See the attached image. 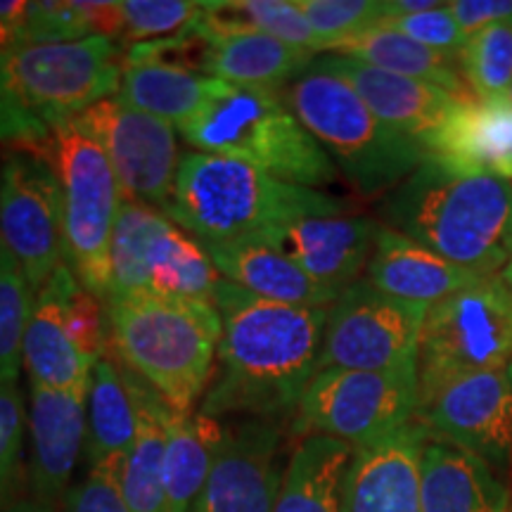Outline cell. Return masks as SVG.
Segmentation results:
<instances>
[{"mask_svg": "<svg viewBox=\"0 0 512 512\" xmlns=\"http://www.w3.org/2000/svg\"><path fill=\"white\" fill-rule=\"evenodd\" d=\"M221 342L200 411L209 418L283 420L318 373L328 309L254 297L223 278L214 297Z\"/></svg>", "mask_w": 512, "mask_h": 512, "instance_id": "1", "label": "cell"}, {"mask_svg": "<svg viewBox=\"0 0 512 512\" xmlns=\"http://www.w3.org/2000/svg\"><path fill=\"white\" fill-rule=\"evenodd\" d=\"M384 226L477 275L512 256V183L458 174L427 157L382 204Z\"/></svg>", "mask_w": 512, "mask_h": 512, "instance_id": "2", "label": "cell"}, {"mask_svg": "<svg viewBox=\"0 0 512 512\" xmlns=\"http://www.w3.org/2000/svg\"><path fill=\"white\" fill-rule=\"evenodd\" d=\"M114 361L150 384L176 413H195L211 380L221 342L214 304L152 292L110 294Z\"/></svg>", "mask_w": 512, "mask_h": 512, "instance_id": "3", "label": "cell"}, {"mask_svg": "<svg viewBox=\"0 0 512 512\" xmlns=\"http://www.w3.org/2000/svg\"><path fill=\"white\" fill-rule=\"evenodd\" d=\"M347 202L320 190L275 181L228 157L185 152L166 216L200 242L259 240L309 216H337Z\"/></svg>", "mask_w": 512, "mask_h": 512, "instance_id": "4", "label": "cell"}, {"mask_svg": "<svg viewBox=\"0 0 512 512\" xmlns=\"http://www.w3.org/2000/svg\"><path fill=\"white\" fill-rule=\"evenodd\" d=\"M178 131L195 152L228 157L302 188L335 183L339 169L294 117L285 88H252L211 79L200 112Z\"/></svg>", "mask_w": 512, "mask_h": 512, "instance_id": "5", "label": "cell"}, {"mask_svg": "<svg viewBox=\"0 0 512 512\" xmlns=\"http://www.w3.org/2000/svg\"><path fill=\"white\" fill-rule=\"evenodd\" d=\"M285 100L358 195L392 192L427 159L418 143L377 119L347 81L316 60L285 86Z\"/></svg>", "mask_w": 512, "mask_h": 512, "instance_id": "6", "label": "cell"}, {"mask_svg": "<svg viewBox=\"0 0 512 512\" xmlns=\"http://www.w3.org/2000/svg\"><path fill=\"white\" fill-rule=\"evenodd\" d=\"M512 363V294L501 275L427 309L418 349V406L446 384Z\"/></svg>", "mask_w": 512, "mask_h": 512, "instance_id": "7", "label": "cell"}, {"mask_svg": "<svg viewBox=\"0 0 512 512\" xmlns=\"http://www.w3.org/2000/svg\"><path fill=\"white\" fill-rule=\"evenodd\" d=\"M53 159L62 185L64 264L88 292L107 299L119 181L105 150L76 119L53 128Z\"/></svg>", "mask_w": 512, "mask_h": 512, "instance_id": "8", "label": "cell"}, {"mask_svg": "<svg viewBox=\"0 0 512 512\" xmlns=\"http://www.w3.org/2000/svg\"><path fill=\"white\" fill-rule=\"evenodd\" d=\"M418 413V373L320 370L294 411V434H325L368 446L394 434Z\"/></svg>", "mask_w": 512, "mask_h": 512, "instance_id": "9", "label": "cell"}, {"mask_svg": "<svg viewBox=\"0 0 512 512\" xmlns=\"http://www.w3.org/2000/svg\"><path fill=\"white\" fill-rule=\"evenodd\" d=\"M425 304L389 297L356 280L339 292L328 309L320 370H368V373H418L420 332Z\"/></svg>", "mask_w": 512, "mask_h": 512, "instance_id": "10", "label": "cell"}, {"mask_svg": "<svg viewBox=\"0 0 512 512\" xmlns=\"http://www.w3.org/2000/svg\"><path fill=\"white\" fill-rule=\"evenodd\" d=\"M124 46L105 36L24 46L10 55L24 102L50 131L67 124L121 88Z\"/></svg>", "mask_w": 512, "mask_h": 512, "instance_id": "11", "label": "cell"}, {"mask_svg": "<svg viewBox=\"0 0 512 512\" xmlns=\"http://www.w3.org/2000/svg\"><path fill=\"white\" fill-rule=\"evenodd\" d=\"M0 242L22 266L34 294L64 261L62 185L53 145L10 150L0 162Z\"/></svg>", "mask_w": 512, "mask_h": 512, "instance_id": "12", "label": "cell"}, {"mask_svg": "<svg viewBox=\"0 0 512 512\" xmlns=\"http://www.w3.org/2000/svg\"><path fill=\"white\" fill-rule=\"evenodd\" d=\"M76 121L105 150L119 181L121 200L147 204L166 214L183 157L176 126L136 110L119 93L79 114Z\"/></svg>", "mask_w": 512, "mask_h": 512, "instance_id": "13", "label": "cell"}, {"mask_svg": "<svg viewBox=\"0 0 512 512\" xmlns=\"http://www.w3.org/2000/svg\"><path fill=\"white\" fill-rule=\"evenodd\" d=\"M415 420L430 437L475 453L505 482L512 477V380L489 370L446 384L420 403Z\"/></svg>", "mask_w": 512, "mask_h": 512, "instance_id": "14", "label": "cell"}, {"mask_svg": "<svg viewBox=\"0 0 512 512\" xmlns=\"http://www.w3.org/2000/svg\"><path fill=\"white\" fill-rule=\"evenodd\" d=\"M285 444L278 420H230L190 512H273L287 467Z\"/></svg>", "mask_w": 512, "mask_h": 512, "instance_id": "15", "label": "cell"}, {"mask_svg": "<svg viewBox=\"0 0 512 512\" xmlns=\"http://www.w3.org/2000/svg\"><path fill=\"white\" fill-rule=\"evenodd\" d=\"M316 62L347 81L377 119L418 143L427 157L437 147L460 100H465L427 81L384 72L354 57L325 55Z\"/></svg>", "mask_w": 512, "mask_h": 512, "instance_id": "16", "label": "cell"}, {"mask_svg": "<svg viewBox=\"0 0 512 512\" xmlns=\"http://www.w3.org/2000/svg\"><path fill=\"white\" fill-rule=\"evenodd\" d=\"M31 498L60 512L86 446V392H57L29 384Z\"/></svg>", "mask_w": 512, "mask_h": 512, "instance_id": "17", "label": "cell"}, {"mask_svg": "<svg viewBox=\"0 0 512 512\" xmlns=\"http://www.w3.org/2000/svg\"><path fill=\"white\" fill-rule=\"evenodd\" d=\"M380 223L368 216H309L268 230L266 242L290 256L306 275L342 292L366 271Z\"/></svg>", "mask_w": 512, "mask_h": 512, "instance_id": "18", "label": "cell"}, {"mask_svg": "<svg viewBox=\"0 0 512 512\" xmlns=\"http://www.w3.org/2000/svg\"><path fill=\"white\" fill-rule=\"evenodd\" d=\"M430 432L418 420L354 451L347 512H422L420 460Z\"/></svg>", "mask_w": 512, "mask_h": 512, "instance_id": "19", "label": "cell"}, {"mask_svg": "<svg viewBox=\"0 0 512 512\" xmlns=\"http://www.w3.org/2000/svg\"><path fill=\"white\" fill-rule=\"evenodd\" d=\"M76 285L79 280L62 261L36 292L22 349L29 384L57 392H86L91 384L93 366L74 349L67 328V304Z\"/></svg>", "mask_w": 512, "mask_h": 512, "instance_id": "20", "label": "cell"}, {"mask_svg": "<svg viewBox=\"0 0 512 512\" xmlns=\"http://www.w3.org/2000/svg\"><path fill=\"white\" fill-rule=\"evenodd\" d=\"M366 280L389 297L432 306L475 285L482 275L453 264L380 223L366 266Z\"/></svg>", "mask_w": 512, "mask_h": 512, "instance_id": "21", "label": "cell"}, {"mask_svg": "<svg viewBox=\"0 0 512 512\" xmlns=\"http://www.w3.org/2000/svg\"><path fill=\"white\" fill-rule=\"evenodd\" d=\"M422 512H508L512 489L475 453L427 439L420 460Z\"/></svg>", "mask_w": 512, "mask_h": 512, "instance_id": "22", "label": "cell"}, {"mask_svg": "<svg viewBox=\"0 0 512 512\" xmlns=\"http://www.w3.org/2000/svg\"><path fill=\"white\" fill-rule=\"evenodd\" d=\"M211 264L228 283L268 302L330 309L339 292L316 283L290 256L266 242H202Z\"/></svg>", "mask_w": 512, "mask_h": 512, "instance_id": "23", "label": "cell"}, {"mask_svg": "<svg viewBox=\"0 0 512 512\" xmlns=\"http://www.w3.org/2000/svg\"><path fill=\"white\" fill-rule=\"evenodd\" d=\"M430 157L458 174L512 181V100H460Z\"/></svg>", "mask_w": 512, "mask_h": 512, "instance_id": "24", "label": "cell"}, {"mask_svg": "<svg viewBox=\"0 0 512 512\" xmlns=\"http://www.w3.org/2000/svg\"><path fill=\"white\" fill-rule=\"evenodd\" d=\"M119 368L136 408V434L119 472L121 494L131 512H164L166 425L171 408L143 377Z\"/></svg>", "mask_w": 512, "mask_h": 512, "instance_id": "25", "label": "cell"}, {"mask_svg": "<svg viewBox=\"0 0 512 512\" xmlns=\"http://www.w3.org/2000/svg\"><path fill=\"white\" fill-rule=\"evenodd\" d=\"M354 451L342 439L304 434L287 456L273 512H347V475Z\"/></svg>", "mask_w": 512, "mask_h": 512, "instance_id": "26", "label": "cell"}, {"mask_svg": "<svg viewBox=\"0 0 512 512\" xmlns=\"http://www.w3.org/2000/svg\"><path fill=\"white\" fill-rule=\"evenodd\" d=\"M136 434V408L114 358H100L91 370L86 396V446L83 458L91 470L119 475Z\"/></svg>", "mask_w": 512, "mask_h": 512, "instance_id": "27", "label": "cell"}, {"mask_svg": "<svg viewBox=\"0 0 512 512\" xmlns=\"http://www.w3.org/2000/svg\"><path fill=\"white\" fill-rule=\"evenodd\" d=\"M211 38V36H209ZM313 64V53L299 50L259 31H235L211 38L209 76L233 86H290Z\"/></svg>", "mask_w": 512, "mask_h": 512, "instance_id": "28", "label": "cell"}, {"mask_svg": "<svg viewBox=\"0 0 512 512\" xmlns=\"http://www.w3.org/2000/svg\"><path fill=\"white\" fill-rule=\"evenodd\" d=\"M226 425L202 411L169 413L164 456V512H190L214 465Z\"/></svg>", "mask_w": 512, "mask_h": 512, "instance_id": "29", "label": "cell"}, {"mask_svg": "<svg viewBox=\"0 0 512 512\" xmlns=\"http://www.w3.org/2000/svg\"><path fill=\"white\" fill-rule=\"evenodd\" d=\"M330 55L354 57V60L370 64V67L384 69V72L427 81L432 86L458 95V98H472L451 55L420 46L408 36L382 27V24H375V27L361 31V34L344 38L330 50Z\"/></svg>", "mask_w": 512, "mask_h": 512, "instance_id": "30", "label": "cell"}, {"mask_svg": "<svg viewBox=\"0 0 512 512\" xmlns=\"http://www.w3.org/2000/svg\"><path fill=\"white\" fill-rule=\"evenodd\" d=\"M209 88L211 76L166 64H124L119 98L140 112L181 128L200 112Z\"/></svg>", "mask_w": 512, "mask_h": 512, "instance_id": "31", "label": "cell"}, {"mask_svg": "<svg viewBox=\"0 0 512 512\" xmlns=\"http://www.w3.org/2000/svg\"><path fill=\"white\" fill-rule=\"evenodd\" d=\"M221 283L223 275L211 264L202 242L171 221L152 249L147 292L214 304Z\"/></svg>", "mask_w": 512, "mask_h": 512, "instance_id": "32", "label": "cell"}, {"mask_svg": "<svg viewBox=\"0 0 512 512\" xmlns=\"http://www.w3.org/2000/svg\"><path fill=\"white\" fill-rule=\"evenodd\" d=\"M200 27L211 38L235 31H259L313 55L328 53V46L306 22L297 0H214L204 3Z\"/></svg>", "mask_w": 512, "mask_h": 512, "instance_id": "33", "label": "cell"}, {"mask_svg": "<svg viewBox=\"0 0 512 512\" xmlns=\"http://www.w3.org/2000/svg\"><path fill=\"white\" fill-rule=\"evenodd\" d=\"M171 219L162 209L121 200L110 245V294L147 292V271L155 242Z\"/></svg>", "mask_w": 512, "mask_h": 512, "instance_id": "34", "label": "cell"}, {"mask_svg": "<svg viewBox=\"0 0 512 512\" xmlns=\"http://www.w3.org/2000/svg\"><path fill=\"white\" fill-rule=\"evenodd\" d=\"M460 76L479 100L508 98L512 88V22L491 24L465 41Z\"/></svg>", "mask_w": 512, "mask_h": 512, "instance_id": "35", "label": "cell"}, {"mask_svg": "<svg viewBox=\"0 0 512 512\" xmlns=\"http://www.w3.org/2000/svg\"><path fill=\"white\" fill-rule=\"evenodd\" d=\"M36 294L17 259L0 242V377H17Z\"/></svg>", "mask_w": 512, "mask_h": 512, "instance_id": "36", "label": "cell"}, {"mask_svg": "<svg viewBox=\"0 0 512 512\" xmlns=\"http://www.w3.org/2000/svg\"><path fill=\"white\" fill-rule=\"evenodd\" d=\"M124 15V38L121 46L157 41L176 36L200 22L204 3L200 0H126L121 3Z\"/></svg>", "mask_w": 512, "mask_h": 512, "instance_id": "37", "label": "cell"}, {"mask_svg": "<svg viewBox=\"0 0 512 512\" xmlns=\"http://www.w3.org/2000/svg\"><path fill=\"white\" fill-rule=\"evenodd\" d=\"M17 377H0V512L19 501V479H22L27 413H24V396Z\"/></svg>", "mask_w": 512, "mask_h": 512, "instance_id": "38", "label": "cell"}, {"mask_svg": "<svg viewBox=\"0 0 512 512\" xmlns=\"http://www.w3.org/2000/svg\"><path fill=\"white\" fill-rule=\"evenodd\" d=\"M328 53L344 38L361 34L384 19V0H297Z\"/></svg>", "mask_w": 512, "mask_h": 512, "instance_id": "39", "label": "cell"}, {"mask_svg": "<svg viewBox=\"0 0 512 512\" xmlns=\"http://www.w3.org/2000/svg\"><path fill=\"white\" fill-rule=\"evenodd\" d=\"M10 55L0 53V143L10 145V150H48L53 145V131L24 102L12 74Z\"/></svg>", "mask_w": 512, "mask_h": 512, "instance_id": "40", "label": "cell"}, {"mask_svg": "<svg viewBox=\"0 0 512 512\" xmlns=\"http://www.w3.org/2000/svg\"><path fill=\"white\" fill-rule=\"evenodd\" d=\"M19 48L50 46V43H69L88 38V27L76 0H41L29 3L27 17L17 29Z\"/></svg>", "mask_w": 512, "mask_h": 512, "instance_id": "41", "label": "cell"}, {"mask_svg": "<svg viewBox=\"0 0 512 512\" xmlns=\"http://www.w3.org/2000/svg\"><path fill=\"white\" fill-rule=\"evenodd\" d=\"M67 328L74 349L91 366L105 358L107 342H110V313L107 302L98 294L88 292L81 283L74 287L67 304Z\"/></svg>", "mask_w": 512, "mask_h": 512, "instance_id": "42", "label": "cell"}, {"mask_svg": "<svg viewBox=\"0 0 512 512\" xmlns=\"http://www.w3.org/2000/svg\"><path fill=\"white\" fill-rule=\"evenodd\" d=\"M382 27L399 31V34L408 36L411 41L420 43V46L437 50V53L456 57L463 50L467 36L460 29L456 17L448 10V3L441 8L415 12V15H401V17H389L382 19Z\"/></svg>", "mask_w": 512, "mask_h": 512, "instance_id": "43", "label": "cell"}, {"mask_svg": "<svg viewBox=\"0 0 512 512\" xmlns=\"http://www.w3.org/2000/svg\"><path fill=\"white\" fill-rule=\"evenodd\" d=\"M60 512H131L121 494L119 475L91 470L67 491Z\"/></svg>", "mask_w": 512, "mask_h": 512, "instance_id": "44", "label": "cell"}, {"mask_svg": "<svg viewBox=\"0 0 512 512\" xmlns=\"http://www.w3.org/2000/svg\"><path fill=\"white\" fill-rule=\"evenodd\" d=\"M448 10L467 38L491 24L512 22V0H456L448 3Z\"/></svg>", "mask_w": 512, "mask_h": 512, "instance_id": "45", "label": "cell"}, {"mask_svg": "<svg viewBox=\"0 0 512 512\" xmlns=\"http://www.w3.org/2000/svg\"><path fill=\"white\" fill-rule=\"evenodd\" d=\"M444 3L437 0H384V19L401 17V15H415V12H425L441 8Z\"/></svg>", "mask_w": 512, "mask_h": 512, "instance_id": "46", "label": "cell"}, {"mask_svg": "<svg viewBox=\"0 0 512 512\" xmlns=\"http://www.w3.org/2000/svg\"><path fill=\"white\" fill-rule=\"evenodd\" d=\"M29 3L27 0H0V22L12 24V27H22L24 17H27Z\"/></svg>", "mask_w": 512, "mask_h": 512, "instance_id": "47", "label": "cell"}, {"mask_svg": "<svg viewBox=\"0 0 512 512\" xmlns=\"http://www.w3.org/2000/svg\"><path fill=\"white\" fill-rule=\"evenodd\" d=\"M3 512H57V510L48 508V505H43V503H38V501H34V498H19L17 503H12L10 508L3 510Z\"/></svg>", "mask_w": 512, "mask_h": 512, "instance_id": "48", "label": "cell"}, {"mask_svg": "<svg viewBox=\"0 0 512 512\" xmlns=\"http://www.w3.org/2000/svg\"><path fill=\"white\" fill-rule=\"evenodd\" d=\"M498 275H501V278L505 280V285H508V290H510V294H512V256H510L508 264L503 266V271L498 273Z\"/></svg>", "mask_w": 512, "mask_h": 512, "instance_id": "49", "label": "cell"}, {"mask_svg": "<svg viewBox=\"0 0 512 512\" xmlns=\"http://www.w3.org/2000/svg\"><path fill=\"white\" fill-rule=\"evenodd\" d=\"M508 375H510V380H512V363H510V368H508Z\"/></svg>", "mask_w": 512, "mask_h": 512, "instance_id": "50", "label": "cell"}, {"mask_svg": "<svg viewBox=\"0 0 512 512\" xmlns=\"http://www.w3.org/2000/svg\"><path fill=\"white\" fill-rule=\"evenodd\" d=\"M508 98H510V100H512V88H510V93H508Z\"/></svg>", "mask_w": 512, "mask_h": 512, "instance_id": "51", "label": "cell"}, {"mask_svg": "<svg viewBox=\"0 0 512 512\" xmlns=\"http://www.w3.org/2000/svg\"><path fill=\"white\" fill-rule=\"evenodd\" d=\"M508 512H512V501H510V508H508Z\"/></svg>", "mask_w": 512, "mask_h": 512, "instance_id": "52", "label": "cell"}]
</instances>
